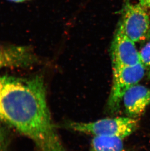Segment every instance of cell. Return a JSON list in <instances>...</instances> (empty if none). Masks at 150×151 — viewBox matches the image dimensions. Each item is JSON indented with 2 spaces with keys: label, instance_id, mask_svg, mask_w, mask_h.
I'll return each mask as SVG.
<instances>
[{
  "label": "cell",
  "instance_id": "1",
  "mask_svg": "<svg viewBox=\"0 0 150 151\" xmlns=\"http://www.w3.org/2000/svg\"><path fill=\"white\" fill-rule=\"evenodd\" d=\"M0 121L32 140L41 151H67L53 121L41 76H0Z\"/></svg>",
  "mask_w": 150,
  "mask_h": 151
},
{
  "label": "cell",
  "instance_id": "2",
  "mask_svg": "<svg viewBox=\"0 0 150 151\" xmlns=\"http://www.w3.org/2000/svg\"><path fill=\"white\" fill-rule=\"evenodd\" d=\"M65 124L69 129L94 137H111L122 140L138 128L137 119L128 116L104 118L92 122L70 121Z\"/></svg>",
  "mask_w": 150,
  "mask_h": 151
},
{
  "label": "cell",
  "instance_id": "3",
  "mask_svg": "<svg viewBox=\"0 0 150 151\" xmlns=\"http://www.w3.org/2000/svg\"><path fill=\"white\" fill-rule=\"evenodd\" d=\"M146 73L142 62L133 66L113 68L112 87L107 102V110L109 113L114 114L119 111L126 91L138 84Z\"/></svg>",
  "mask_w": 150,
  "mask_h": 151
},
{
  "label": "cell",
  "instance_id": "4",
  "mask_svg": "<svg viewBox=\"0 0 150 151\" xmlns=\"http://www.w3.org/2000/svg\"><path fill=\"white\" fill-rule=\"evenodd\" d=\"M149 16L139 3H126L119 29L135 43L146 40L150 37Z\"/></svg>",
  "mask_w": 150,
  "mask_h": 151
},
{
  "label": "cell",
  "instance_id": "5",
  "mask_svg": "<svg viewBox=\"0 0 150 151\" xmlns=\"http://www.w3.org/2000/svg\"><path fill=\"white\" fill-rule=\"evenodd\" d=\"M112 67L133 66L141 62L134 42L119 28L111 47Z\"/></svg>",
  "mask_w": 150,
  "mask_h": 151
},
{
  "label": "cell",
  "instance_id": "6",
  "mask_svg": "<svg viewBox=\"0 0 150 151\" xmlns=\"http://www.w3.org/2000/svg\"><path fill=\"white\" fill-rule=\"evenodd\" d=\"M37 62V56L30 47L0 44V70L29 68Z\"/></svg>",
  "mask_w": 150,
  "mask_h": 151
},
{
  "label": "cell",
  "instance_id": "7",
  "mask_svg": "<svg viewBox=\"0 0 150 151\" xmlns=\"http://www.w3.org/2000/svg\"><path fill=\"white\" fill-rule=\"evenodd\" d=\"M122 103L127 116L137 119L150 105V88L137 84L126 91Z\"/></svg>",
  "mask_w": 150,
  "mask_h": 151
},
{
  "label": "cell",
  "instance_id": "8",
  "mask_svg": "<svg viewBox=\"0 0 150 151\" xmlns=\"http://www.w3.org/2000/svg\"><path fill=\"white\" fill-rule=\"evenodd\" d=\"M90 151H124L123 140L111 137H94Z\"/></svg>",
  "mask_w": 150,
  "mask_h": 151
},
{
  "label": "cell",
  "instance_id": "9",
  "mask_svg": "<svg viewBox=\"0 0 150 151\" xmlns=\"http://www.w3.org/2000/svg\"><path fill=\"white\" fill-rule=\"evenodd\" d=\"M141 61L144 66L146 72L150 77V41L139 51Z\"/></svg>",
  "mask_w": 150,
  "mask_h": 151
},
{
  "label": "cell",
  "instance_id": "10",
  "mask_svg": "<svg viewBox=\"0 0 150 151\" xmlns=\"http://www.w3.org/2000/svg\"><path fill=\"white\" fill-rule=\"evenodd\" d=\"M7 144V137L5 130L0 124V151H5Z\"/></svg>",
  "mask_w": 150,
  "mask_h": 151
},
{
  "label": "cell",
  "instance_id": "11",
  "mask_svg": "<svg viewBox=\"0 0 150 151\" xmlns=\"http://www.w3.org/2000/svg\"><path fill=\"white\" fill-rule=\"evenodd\" d=\"M138 1L150 15V0H138Z\"/></svg>",
  "mask_w": 150,
  "mask_h": 151
},
{
  "label": "cell",
  "instance_id": "12",
  "mask_svg": "<svg viewBox=\"0 0 150 151\" xmlns=\"http://www.w3.org/2000/svg\"><path fill=\"white\" fill-rule=\"evenodd\" d=\"M9 1L15 2V3H21V2H24V1H26L27 0H9Z\"/></svg>",
  "mask_w": 150,
  "mask_h": 151
}]
</instances>
